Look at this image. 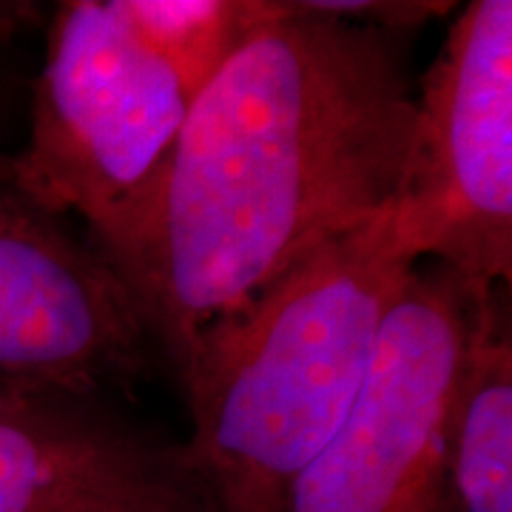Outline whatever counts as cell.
Here are the masks:
<instances>
[{
	"mask_svg": "<svg viewBox=\"0 0 512 512\" xmlns=\"http://www.w3.org/2000/svg\"><path fill=\"white\" fill-rule=\"evenodd\" d=\"M322 12L333 18L376 26L390 32L416 35L424 23L453 12V3H433V0H313Z\"/></svg>",
	"mask_w": 512,
	"mask_h": 512,
	"instance_id": "10",
	"label": "cell"
},
{
	"mask_svg": "<svg viewBox=\"0 0 512 512\" xmlns=\"http://www.w3.org/2000/svg\"><path fill=\"white\" fill-rule=\"evenodd\" d=\"M137 35L188 97L222 72L251 37L282 12V0H120Z\"/></svg>",
	"mask_w": 512,
	"mask_h": 512,
	"instance_id": "9",
	"label": "cell"
},
{
	"mask_svg": "<svg viewBox=\"0 0 512 512\" xmlns=\"http://www.w3.org/2000/svg\"><path fill=\"white\" fill-rule=\"evenodd\" d=\"M0 512H217L183 444L94 396L20 393L0 410Z\"/></svg>",
	"mask_w": 512,
	"mask_h": 512,
	"instance_id": "7",
	"label": "cell"
},
{
	"mask_svg": "<svg viewBox=\"0 0 512 512\" xmlns=\"http://www.w3.org/2000/svg\"><path fill=\"white\" fill-rule=\"evenodd\" d=\"M20 393H29V390H18V387H12V384L0 382V410H3V407H9V404L15 402Z\"/></svg>",
	"mask_w": 512,
	"mask_h": 512,
	"instance_id": "12",
	"label": "cell"
},
{
	"mask_svg": "<svg viewBox=\"0 0 512 512\" xmlns=\"http://www.w3.org/2000/svg\"><path fill=\"white\" fill-rule=\"evenodd\" d=\"M416 262L387 214L296 265L180 376L183 444L217 512H279L339 430Z\"/></svg>",
	"mask_w": 512,
	"mask_h": 512,
	"instance_id": "2",
	"label": "cell"
},
{
	"mask_svg": "<svg viewBox=\"0 0 512 512\" xmlns=\"http://www.w3.org/2000/svg\"><path fill=\"white\" fill-rule=\"evenodd\" d=\"M410 40L282 0L191 100L143 202L92 245L177 379L296 265L387 211L416 106Z\"/></svg>",
	"mask_w": 512,
	"mask_h": 512,
	"instance_id": "1",
	"label": "cell"
},
{
	"mask_svg": "<svg viewBox=\"0 0 512 512\" xmlns=\"http://www.w3.org/2000/svg\"><path fill=\"white\" fill-rule=\"evenodd\" d=\"M40 18L35 3L20 0H0V46H6L15 35H20L29 23ZM0 183L12 185V154L0 148Z\"/></svg>",
	"mask_w": 512,
	"mask_h": 512,
	"instance_id": "11",
	"label": "cell"
},
{
	"mask_svg": "<svg viewBox=\"0 0 512 512\" xmlns=\"http://www.w3.org/2000/svg\"><path fill=\"white\" fill-rule=\"evenodd\" d=\"M481 291L441 265L413 268L350 413L279 512H456L447 430Z\"/></svg>",
	"mask_w": 512,
	"mask_h": 512,
	"instance_id": "5",
	"label": "cell"
},
{
	"mask_svg": "<svg viewBox=\"0 0 512 512\" xmlns=\"http://www.w3.org/2000/svg\"><path fill=\"white\" fill-rule=\"evenodd\" d=\"M148 348L146 325L106 259L0 183V382L97 396L137 382Z\"/></svg>",
	"mask_w": 512,
	"mask_h": 512,
	"instance_id": "6",
	"label": "cell"
},
{
	"mask_svg": "<svg viewBox=\"0 0 512 512\" xmlns=\"http://www.w3.org/2000/svg\"><path fill=\"white\" fill-rule=\"evenodd\" d=\"M456 512H512V333L501 288L478 293L447 430Z\"/></svg>",
	"mask_w": 512,
	"mask_h": 512,
	"instance_id": "8",
	"label": "cell"
},
{
	"mask_svg": "<svg viewBox=\"0 0 512 512\" xmlns=\"http://www.w3.org/2000/svg\"><path fill=\"white\" fill-rule=\"evenodd\" d=\"M188 106L120 0H63L46 29L29 140L12 154V188L49 217H80L97 245L160 177Z\"/></svg>",
	"mask_w": 512,
	"mask_h": 512,
	"instance_id": "3",
	"label": "cell"
},
{
	"mask_svg": "<svg viewBox=\"0 0 512 512\" xmlns=\"http://www.w3.org/2000/svg\"><path fill=\"white\" fill-rule=\"evenodd\" d=\"M390 234L473 288L512 279V3L473 0L416 83Z\"/></svg>",
	"mask_w": 512,
	"mask_h": 512,
	"instance_id": "4",
	"label": "cell"
}]
</instances>
